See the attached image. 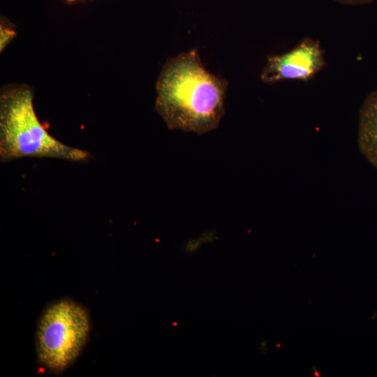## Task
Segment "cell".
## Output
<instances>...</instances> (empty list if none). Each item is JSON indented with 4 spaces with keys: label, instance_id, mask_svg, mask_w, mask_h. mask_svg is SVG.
<instances>
[{
    "label": "cell",
    "instance_id": "1",
    "mask_svg": "<svg viewBox=\"0 0 377 377\" xmlns=\"http://www.w3.org/2000/svg\"><path fill=\"white\" fill-rule=\"evenodd\" d=\"M156 89L155 110L170 130L207 133L225 113L228 82L204 67L195 49L167 59Z\"/></svg>",
    "mask_w": 377,
    "mask_h": 377
},
{
    "label": "cell",
    "instance_id": "2",
    "mask_svg": "<svg viewBox=\"0 0 377 377\" xmlns=\"http://www.w3.org/2000/svg\"><path fill=\"white\" fill-rule=\"evenodd\" d=\"M29 87L13 84L0 94V161L24 157L86 162L87 151L68 146L52 136L39 121Z\"/></svg>",
    "mask_w": 377,
    "mask_h": 377
},
{
    "label": "cell",
    "instance_id": "3",
    "mask_svg": "<svg viewBox=\"0 0 377 377\" xmlns=\"http://www.w3.org/2000/svg\"><path fill=\"white\" fill-rule=\"evenodd\" d=\"M87 309L70 299L51 303L38 323L36 346L39 363L53 373L70 367L82 353L90 332Z\"/></svg>",
    "mask_w": 377,
    "mask_h": 377
},
{
    "label": "cell",
    "instance_id": "4",
    "mask_svg": "<svg viewBox=\"0 0 377 377\" xmlns=\"http://www.w3.org/2000/svg\"><path fill=\"white\" fill-rule=\"evenodd\" d=\"M325 65V53L320 42L305 38L291 50L269 56L260 79L267 84L283 80L306 82L322 71Z\"/></svg>",
    "mask_w": 377,
    "mask_h": 377
},
{
    "label": "cell",
    "instance_id": "5",
    "mask_svg": "<svg viewBox=\"0 0 377 377\" xmlns=\"http://www.w3.org/2000/svg\"><path fill=\"white\" fill-rule=\"evenodd\" d=\"M358 144L362 154L377 168V90L367 96L360 109Z\"/></svg>",
    "mask_w": 377,
    "mask_h": 377
},
{
    "label": "cell",
    "instance_id": "6",
    "mask_svg": "<svg viewBox=\"0 0 377 377\" xmlns=\"http://www.w3.org/2000/svg\"><path fill=\"white\" fill-rule=\"evenodd\" d=\"M15 31L10 27L1 23L0 26V50L2 52L6 45L15 36Z\"/></svg>",
    "mask_w": 377,
    "mask_h": 377
},
{
    "label": "cell",
    "instance_id": "7",
    "mask_svg": "<svg viewBox=\"0 0 377 377\" xmlns=\"http://www.w3.org/2000/svg\"><path fill=\"white\" fill-rule=\"evenodd\" d=\"M339 3L348 5H362L369 3L374 0H336Z\"/></svg>",
    "mask_w": 377,
    "mask_h": 377
},
{
    "label": "cell",
    "instance_id": "8",
    "mask_svg": "<svg viewBox=\"0 0 377 377\" xmlns=\"http://www.w3.org/2000/svg\"><path fill=\"white\" fill-rule=\"evenodd\" d=\"M66 2H68V3H75V2H78V1H80L82 0H65Z\"/></svg>",
    "mask_w": 377,
    "mask_h": 377
}]
</instances>
